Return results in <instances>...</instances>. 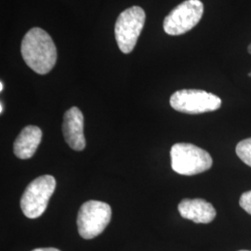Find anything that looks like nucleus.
Returning <instances> with one entry per match:
<instances>
[{
    "instance_id": "1",
    "label": "nucleus",
    "mask_w": 251,
    "mask_h": 251,
    "mask_svg": "<svg viewBox=\"0 0 251 251\" xmlns=\"http://www.w3.org/2000/svg\"><path fill=\"white\" fill-rule=\"evenodd\" d=\"M21 53L27 65L39 75L50 72L57 62V50L51 36L38 27L27 32L22 41Z\"/></svg>"
},
{
    "instance_id": "2",
    "label": "nucleus",
    "mask_w": 251,
    "mask_h": 251,
    "mask_svg": "<svg viewBox=\"0 0 251 251\" xmlns=\"http://www.w3.org/2000/svg\"><path fill=\"white\" fill-rule=\"evenodd\" d=\"M171 168L180 175L193 176L208 171L213 164L208 152L192 144H174L171 150Z\"/></svg>"
},
{
    "instance_id": "3",
    "label": "nucleus",
    "mask_w": 251,
    "mask_h": 251,
    "mask_svg": "<svg viewBox=\"0 0 251 251\" xmlns=\"http://www.w3.org/2000/svg\"><path fill=\"white\" fill-rule=\"evenodd\" d=\"M55 188L56 179L51 175H43L31 181L21 198V208L24 214L29 219H36L42 215Z\"/></svg>"
},
{
    "instance_id": "4",
    "label": "nucleus",
    "mask_w": 251,
    "mask_h": 251,
    "mask_svg": "<svg viewBox=\"0 0 251 251\" xmlns=\"http://www.w3.org/2000/svg\"><path fill=\"white\" fill-rule=\"evenodd\" d=\"M112 217L111 206L96 200L85 202L77 214V229L81 237L92 239L104 231Z\"/></svg>"
},
{
    "instance_id": "5",
    "label": "nucleus",
    "mask_w": 251,
    "mask_h": 251,
    "mask_svg": "<svg viewBox=\"0 0 251 251\" xmlns=\"http://www.w3.org/2000/svg\"><path fill=\"white\" fill-rule=\"evenodd\" d=\"M145 19L144 9L138 6L126 9L118 16L115 25V35L118 48L123 53H130L133 50L144 29Z\"/></svg>"
},
{
    "instance_id": "6",
    "label": "nucleus",
    "mask_w": 251,
    "mask_h": 251,
    "mask_svg": "<svg viewBox=\"0 0 251 251\" xmlns=\"http://www.w3.org/2000/svg\"><path fill=\"white\" fill-rule=\"evenodd\" d=\"M170 103L171 107L178 112L198 115L220 109L222 100L205 90H181L171 95Z\"/></svg>"
},
{
    "instance_id": "7",
    "label": "nucleus",
    "mask_w": 251,
    "mask_h": 251,
    "mask_svg": "<svg viewBox=\"0 0 251 251\" xmlns=\"http://www.w3.org/2000/svg\"><path fill=\"white\" fill-rule=\"evenodd\" d=\"M204 13L200 0H185L171 10L164 20L163 27L170 36H180L198 25Z\"/></svg>"
},
{
    "instance_id": "8",
    "label": "nucleus",
    "mask_w": 251,
    "mask_h": 251,
    "mask_svg": "<svg viewBox=\"0 0 251 251\" xmlns=\"http://www.w3.org/2000/svg\"><path fill=\"white\" fill-rule=\"evenodd\" d=\"M63 132L67 144L75 151H82L86 147L84 136V117L77 107L70 108L63 117Z\"/></svg>"
},
{
    "instance_id": "9",
    "label": "nucleus",
    "mask_w": 251,
    "mask_h": 251,
    "mask_svg": "<svg viewBox=\"0 0 251 251\" xmlns=\"http://www.w3.org/2000/svg\"><path fill=\"white\" fill-rule=\"evenodd\" d=\"M178 210L183 219L193 221L196 224H209L217 214L214 206L201 198L181 200Z\"/></svg>"
},
{
    "instance_id": "10",
    "label": "nucleus",
    "mask_w": 251,
    "mask_h": 251,
    "mask_svg": "<svg viewBox=\"0 0 251 251\" xmlns=\"http://www.w3.org/2000/svg\"><path fill=\"white\" fill-rule=\"evenodd\" d=\"M42 140V131L36 126H27L13 144L14 154L20 159H29L36 152Z\"/></svg>"
},
{
    "instance_id": "11",
    "label": "nucleus",
    "mask_w": 251,
    "mask_h": 251,
    "mask_svg": "<svg viewBox=\"0 0 251 251\" xmlns=\"http://www.w3.org/2000/svg\"><path fill=\"white\" fill-rule=\"evenodd\" d=\"M235 151L238 157L248 166L251 167V138L238 143Z\"/></svg>"
},
{
    "instance_id": "12",
    "label": "nucleus",
    "mask_w": 251,
    "mask_h": 251,
    "mask_svg": "<svg viewBox=\"0 0 251 251\" xmlns=\"http://www.w3.org/2000/svg\"><path fill=\"white\" fill-rule=\"evenodd\" d=\"M239 204L244 210L251 215V191L243 194L239 200Z\"/></svg>"
},
{
    "instance_id": "13",
    "label": "nucleus",
    "mask_w": 251,
    "mask_h": 251,
    "mask_svg": "<svg viewBox=\"0 0 251 251\" xmlns=\"http://www.w3.org/2000/svg\"><path fill=\"white\" fill-rule=\"evenodd\" d=\"M61 251L57 249H54V248H44V249H36L34 251Z\"/></svg>"
},
{
    "instance_id": "14",
    "label": "nucleus",
    "mask_w": 251,
    "mask_h": 251,
    "mask_svg": "<svg viewBox=\"0 0 251 251\" xmlns=\"http://www.w3.org/2000/svg\"><path fill=\"white\" fill-rule=\"evenodd\" d=\"M0 108H1V109H0V113L2 114V113H3V102H2V101H1V103H0Z\"/></svg>"
},
{
    "instance_id": "15",
    "label": "nucleus",
    "mask_w": 251,
    "mask_h": 251,
    "mask_svg": "<svg viewBox=\"0 0 251 251\" xmlns=\"http://www.w3.org/2000/svg\"><path fill=\"white\" fill-rule=\"evenodd\" d=\"M3 87H4V86H3V82L1 81V82H0V91H3Z\"/></svg>"
},
{
    "instance_id": "16",
    "label": "nucleus",
    "mask_w": 251,
    "mask_h": 251,
    "mask_svg": "<svg viewBox=\"0 0 251 251\" xmlns=\"http://www.w3.org/2000/svg\"><path fill=\"white\" fill-rule=\"evenodd\" d=\"M248 51H249V53L251 54V43L249 46V48H248Z\"/></svg>"
},
{
    "instance_id": "17",
    "label": "nucleus",
    "mask_w": 251,
    "mask_h": 251,
    "mask_svg": "<svg viewBox=\"0 0 251 251\" xmlns=\"http://www.w3.org/2000/svg\"></svg>"
},
{
    "instance_id": "18",
    "label": "nucleus",
    "mask_w": 251,
    "mask_h": 251,
    "mask_svg": "<svg viewBox=\"0 0 251 251\" xmlns=\"http://www.w3.org/2000/svg\"><path fill=\"white\" fill-rule=\"evenodd\" d=\"M250 75H251V74H250Z\"/></svg>"
}]
</instances>
